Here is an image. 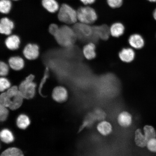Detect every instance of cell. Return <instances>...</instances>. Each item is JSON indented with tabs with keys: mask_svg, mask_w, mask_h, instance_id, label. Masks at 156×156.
<instances>
[{
	"mask_svg": "<svg viewBox=\"0 0 156 156\" xmlns=\"http://www.w3.org/2000/svg\"><path fill=\"white\" fill-rule=\"evenodd\" d=\"M95 33L97 38L106 40L110 34V28L106 25L94 26Z\"/></svg>",
	"mask_w": 156,
	"mask_h": 156,
	"instance_id": "7c38bea8",
	"label": "cell"
},
{
	"mask_svg": "<svg viewBox=\"0 0 156 156\" xmlns=\"http://www.w3.org/2000/svg\"><path fill=\"white\" fill-rule=\"evenodd\" d=\"M153 17H154V19L156 20V9L154 11V12Z\"/></svg>",
	"mask_w": 156,
	"mask_h": 156,
	"instance_id": "8d00e7d4",
	"label": "cell"
},
{
	"mask_svg": "<svg viewBox=\"0 0 156 156\" xmlns=\"http://www.w3.org/2000/svg\"><path fill=\"white\" fill-rule=\"evenodd\" d=\"M42 4L44 8L51 13H55L59 9L56 0H42Z\"/></svg>",
	"mask_w": 156,
	"mask_h": 156,
	"instance_id": "d6986e66",
	"label": "cell"
},
{
	"mask_svg": "<svg viewBox=\"0 0 156 156\" xmlns=\"http://www.w3.org/2000/svg\"><path fill=\"white\" fill-rule=\"evenodd\" d=\"M12 1H18V0H12Z\"/></svg>",
	"mask_w": 156,
	"mask_h": 156,
	"instance_id": "f35d334b",
	"label": "cell"
},
{
	"mask_svg": "<svg viewBox=\"0 0 156 156\" xmlns=\"http://www.w3.org/2000/svg\"><path fill=\"white\" fill-rule=\"evenodd\" d=\"M8 66L4 62H1L0 63V75L1 76L5 77L9 73Z\"/></svg>",
	"mask_w": 156,
	"mask_h": 156,
	"instance_id": "1f68e13d",
	"label": "cell"
},
{
	"mask_svg": "<svg viewBox=\"0 0 156 156\" xmlns=\"http://www.w3.org/2000/svg\"><path fill=\"white\" fill-rule=\"evenodd\" d=\"M83 53L86 58L91 60L96 56L95 45L92 42H90L86 45L83 49Z\"/></svg>",
	"mask_w": 156,
	"mask_h": 156,
	"instance_id": "ac0fdd59",
	"label": "cell"
},
{
	"mask_svg": "<svg viewBox=\"0 0 156 156\" xmlns=\"http://www.w3.org/2000/svg\"><path fill=\"white\" fill-rule=\"evenodd\" d=\"M117 121L119 125L123 128H128L131 126L133 118L131 114L127 112L124 111L119 114Z\"/></svg>",
	"mask_w": 156,
	"mask_h": 156,
	"instance_id": "9c48e42d",
	"label": "cell"
},
{
	"mask_svg": "<svg viewBox=\"0 0 156 156\" xmlns=\"http://www.w3.org/2000/svg\"><path fill=\"white\" fill-rule=\"evenodd\" d=\"M11 83L6 78L2 77L0 79V90L4 92L11 87Z\"/></svg>",
	"mask_w": 156,
	"mask_h": 156,
	"instance_id": "83f0119b",
	"label": "cell"
},
{
	"mask_svg": "<svg viewBox=\"0 0 156 156\" xmlns=\"http://www.w3.org/2000/svg\"><path fill=\"white\" fill-rule=\"evenodd\" d=\"M48 68H47V69L46 70L45 72L44 77L43 78L41 82V83H40V86H39V93H40L41 95H42V87H43L44 83H45L48 77Z\"/></svg>",
	"mask_w": 156,
	"mask_h": 156,
	"instance_id": "836d02e7",
	"label": "cell"
},
{
	"mask_svg": "<svg viewBox=\"0 0 156 156\" xmlns=\"http://www.w3.org/2000/svg\"><path fill=\"white\" fill-rule=\"evenodd\" d=\"M10 103V99L5 92L2 93L0 95V105L9 108Z\"/></svg>",
	"mask_w": 156,
	"mask_h": 156,
	"instance_id": "f1b7e54d",
	"label": "cell"
},
{
	"mask_svg": "<svg viewBox=\"0 0 156 156\" xmlns=\"http://www.w3.org/2000/svg\"><path fill=\"white\" fill-rule=\"evenodd\" d=\"M97 121L94 116L93 113H90L86 116L82 124L80 127L79 131H81L85 128H89L92 126Z\"/></svg>",
	"mask_w": 156,
	"mask_h": 156,
	"instance_id": "603a6c76",
	"label": "cell"
},
{
	"mask_svg": "<svg viewBox=\"0 0 156 156\" xmlns=\"http://www.w3.org/2000/svg\"><path fill=\"white\" fill-rule=\"evenodd\" d=\"M20 43V40L19 37L16 35H11L5 41V44L9 50H15L19 48Z\"/></svg>",
	"mask_w": 156,
	"mask_h": 156,
	"instance_id": "5bb4252c",
	"label": "cell"
},
{
	"mask_svg": "<svg viewBox=\"0 0 156 156\" xmlns=\"http://www.w3.org/2000/svg\"><path fill=\"white\" fill-rule=\"evenodd\" d=\"M144 133L148 140L155 138L156 133L154 129L153 126H146L144 128Z\"/></svg>",
	"mask_w": 156,
	"mask_h": 156,
	"instance_id": "484cf974",
	"label": "cell"
},
{
	"mask_svg": "<svg viewBox=\"0 0 156 156\" xmlns=\"http://www.w3.org/2000/svg\"><path fill=\"white\" fill-rule=\"evenodd\" d=\"M147 1L150 2H156V0H147Z\"/></svg>",
	"mask_w": 156,
	"mask_h": 156,
	"instance_id": "74e56055",
	"label": "cell"
},
{
	"mask_svg": "<svg viewBox=\"0 0 156 156\" xmlns=\"http://www.w3.org/2000/svg\"><path fill=\"white\" fill-rule=\"evenodd\" d=\"M73 29L77 38L87 41H96L98 39L94 26L79 22L74 24Z\"/></svg>",
	"mask_w": 156,
	"mask_h": 156,
	"instance_id": "7a4b0ae2",
	"label": "cell"
},
{
	"mask_svg": "<svg viewBox=\"0 0 156 156\" xmlns=\"http://www.w3.org/2000/svg\"><path fill=\"white\" fill-rule=\"evenodd\" d=\"M107 3L111 8L118 9L122 5L123 0H107Z\"/></svg>",
	"mask_w": 156,
	"mask_h": 156,
	"instance_id": "4dcf8cb0",
	"label": "cell"
},
{
	"mask_svg": "<svg viewBox=\"0 0 156 156\" xmlns=\"http://www.w3.org/2000/svg\"><path fill=\"white\" fill-rule=\"evenodd\" d=\"M146 146L150 151L153 152V153H156V139L155 138L148 140Z\"/></svg>",
	"mask_w": 156,
	"mask_h": 156,
	"instance_id": "d6a6232c",
	"label": "cell"
},
{
	"mask_svg": "<svg viewBox=\"0 0 156 156\" xmlns=\"http://www.w3.org/2000/svg\"><path fill=\"white\" fill-rule=\"evenodd\" d=\"M128 42L132 48L137 49L143 48L145 44L143 37L141 35L137 34H133L130 36Z\"/></svg>",
	"mask_w": 156,
	"mask_h": 156,
	"instance_id": "4fadbf2b",
	"label": "cell"
},
{
	"mask_svg": "<svg viewBox=\"0 0 156 156\" xmlns=\"http://www.w3.org/2000/svg\"><path fill=\"white\" fill-rule=\"evenodd\" d=\"M82 3L85 5H88L94 3L96 0H80Z\"/></svg>",
	"mask_w": 156,
	"mask_h": 156,
	"instance_id": "d590c367",
	"label": "cell"
},
{
	"mask_svg": "<svg viewBox=\"0 0 156 156\" xmlns=\"http://www.w3.org/2000/svg\"><path fill=\"white\" fill-rule=\"evenodd\" d=\"M110 34L115 37H119L123 34L125 27L122 23L116 22L113 24L110 28Z\"/></svg>",
	"mask_w": 156,
	"mask_h": 156,
	"instance_id": "2e32d148",
	"label": "cell"
},
{
	"mask_svg": "<svg viewBox=\"0 0 156 156\" xmlns=\"http://www.w3.org/2000/svg\"><path fill=\"white\" fill-rule=\"evenodd\" d=\"M0 137L2 141L7 144L12 143L15 140L12 132L8 129H4L1 130Z\"/></svg>",
	"mask_w": 156,
	"mask_h": 156,
	"instance_id": "7402d4cb",
	"label": "cell"
},
{
	"mask_svg": "<svg viewBox=\"0 0 156 156\" xmlns=\"http://www.w3.org/2000/svg\"><path fill=\"white\" fill-rule=\"evenodd\" d=\"M148 140L141 129H136L134 133V142L136 145L140 147H144L147 145Z\"/></svg>",
	"mask_w": 156,
	"mask_h": 156,
	"instance_id": "9a60e30c",
	"label": "cell"
},
{
	"mask_svg": "<svg viewBox=\"0 0 156 156\" xmlns=\"http://www.w3.org/2000/svg\"><path fill=\"white\" fill-rule=\"evenodd\" d=\"M59 27L55 24H51L48 28V31L53 36L55 35L58 30Z\"/></svg>",
	"mask_w": 156,
	"mask_h": 156,
	"instance_id": "e575fe53",
	"label": "cell"
},
{
	"mask_svg": "<svg viewBox=\"0 0 156 156\" xmlns=\"http://www.w3.org/2000/svg\"><path fill=\"white\" fill-rule=\"evenodd\" d=\"M12 6V4L10 0H1L0 1V12L3 14L9 13Z\"/></svg>",
	"mask_w": 156,
	"mask_h": 156,
	"instance_id": "d4e9b609",
	"label": "cell"
},
{
	"mask_svg": "<svg viewBox=\"0 0 156 156\" xmlns=\"http://www.w3.org/2000/svg\"><path fill=\"white\" fill-rule=\"evenodd\" d=\"M92 113L97 121H98L100 122L104 120L106 116V113L104 111L99 108L95 109Z\"/></svg>",
	"mask_w": 156,
	"mask_h": 156,
	"instance_id": "4316f807",
	"label": "cell"
},
{
	"mask_svg": "<svg viewBox=\"0 0 156 156\" xmlns=\"http://www.w3.org/2000/svg\"><path fill=\"white\" fill-rule=\"evenodd\" d=\"M9 98L10 99L11 103L9 108L12 110H16L20 108L23 105V100L24 99L20 92L15 96Z\"/></svg>",
	"mask_w": 156,
	"mask_h": 156,
	"instance_id": "ffe728a7",
	"label": "cell"
},
{
	"mask_svg": "<svg viewBox=\"0 0 156 156\" xmlns=\"http://www.w3.org/2000/svg\"><path fill=\"white\" fill-rule=\"evenodd\" d=\"M77 12L78 21L83 24H92L98 17L95 10L88 5L80 7Z\"/></svg>",
	"mask_w": 156,
	"mask_h": 156,
	"instance_id": "5b68a950",
	"label": "cell"
},
{
	"mask_svg": "<svg viewBox=\"0 0 156 156\" xmlns=\"http://www.w3.org/2000/svg\"><path fill=\"white\" fill-rule=\"evenodd\" d=\"M54 37L60 45L66 48L73 46L77 38L73 28L67 25L59 27Z\"/></svg>",
	"mask_w": 156,
	"mask_h": 156,
	"instance_id": "6da1fadb",
	"label": "cell"
},
{
	"mask_svg": "<svg viewBox=\"0 0 156 156\" xmlns=\"http://www.w3.org/2000/svg\"><path fill=\"white\" fill-rule=\"evenodd\" d=\"M8 108L0 105V120L2 122L5 121L9 116V112Z\"/></svg>",
	"mask_w": 156,
	"mask_h": 156,
	"instance_id": "f546056e",
	"label": "cell"
},
{
	"mask_svg": "<svg viewBox=\"0 0 156 156\" xmlns=\"http://www.w3.org/2000/svg\"><path fill=\"white\" fill-rule=\"evenodd\" d=\"M1 156H24V153L18 148L12 147L6 149L2 153Z\"/></svg>",
	"mask_w": 156,
	"mask_h": 156,
	"instance_id": "cb8c5ba5",
	"label": "cell"
},
{
	"mask_svg": "<svg viewBox=\"0 0 156 156\" xmlns=\"http://www.w3.org/2000/svg\"><path fill=\"white\" fill-rule=\"evenodd\" d=\"M58 20L66 24H74L78 21L77 11L66 3L58 9Z\"/></svg>",
	"mask_w": 156,
	"mask_h": 156,
	"instance_id": "3957f363",
	"label": "cell"
},
{
	"mask_svg": "<svg viewBox=\"0 0 156 156\" xmlns=\"http://www.w3.org/2000/svg\"><path fill=\"white\" fill-rule=\"evenodd\" d=\"M23 54L27 59L34 60L36 59L39 55V48L36 44H29L25 47Z\"/></svg>",
	"mask_w": 156,
	"mask_h": 156,
	"instance_id": "52a82bcc",
	"label": "cell"
},
{
	"mask_svg": "<svg viewBox=\"0 0 156 156\" xmlns=\"http://www.w3.org/2000/svg\"><path fill=\"white\" fill-rule=\"evenodd\" d=\"M14 24L13 21L7 17H3L0 21V32L6 35H9L11 34Z\"/></svg>",
	"mask_w": 156,
	"mask_h": 156,
	"instance_id": "ba28073f",
	"label": "cell"
},
{
	"mask_svg": "<svg viewBox=\"0 0 156 156\" xmlns=\"http://www.w3.org/2000/svg\"><path fill=\"white\" fill-rule=\"evenodd\" d=\"M34 75H29L19 85V92L24 99H30L34 97L36 87V84L34 82Z\"/></svg>",
	"mask_w": 156,
	"mask_h": 156,
	"instance_id": "277c9868",
	"label": "cell"
},
{
	"mask_svg": "<svg viewBox=\"0 0 156 156\" xmlns=\"http://www.w3.org/2000/svg\"><path fill=\"white\" fill-rule=\"evenodd\" d=\"M119 57L122 61L126 63H130L135 58V54L134 50L130 48H123L119 54Z\"/></svg>",
	"mask_w": 156,
	"mask_h": 156,
	"instance_id": "8fae6325",
	"label": "cell"
},
{
	"mask_svg": "<svg viewBox=\"0 0 156 156\" xmlns=\"http://www.w3.org/2000/svg\"><path fill=\"white\" fill-rule=\"evenodd\" d=\"M16 125L21 129L25 130L30 124V120L27 115L24 114L20 115L16 121Z\"/></svg>",
	"mask_w": 156,
	"mask_h": 156,
	"instance_id": "44dd1931",
	"label": "cell"
},
{
	"mask_svg": "<svg viewBox=\"0 0 156 156\" xmlns=\"http://www.w3.org/2000/svg\"><path fill=\"white\" fill-rule=\"evenodd\" d=\"M9 62L10 67L15 71H20L24 67V60L19 56L11 57L9 58Z\"/></svg>",
	"mask_w": 156,
	"mask_h": 156,
	"instance_id": "e0dca14e",
	"label": "cell"
},
{
	"mask_svg": "<svg viewBox=\"0 0 156 156\" xmlns=\"http://www.w3.org/2000/svg\"><path fill=\"white\" fill-rule=\"evenodd\" d=\"M97 129L101 135L106 136L110 135L112 133L113 127L110 122L103 120L99 122L97 124Z\"/></svg>",
	"mask_w": 156,
	"mask_h": 156,
	"instance_id": "30bf717a",
	"label": "cell"
},
{
	"mask_svg": "<svg viewBox=\"0 0 156 156\" xmlns=\"http://www.w3.org/2000/svg\"><path fill=\"white\" fill-rule=\"evenodd\" d=\"M52 97L56 102L62 103L67 101L68 98V91L65 87L58 86L52 91Z\"/></svg>",
	"mask_w": 156,
	"mask_h": 156,
	"instance_id": "8992f818",
	"label": "cell"
}]
</instances>
